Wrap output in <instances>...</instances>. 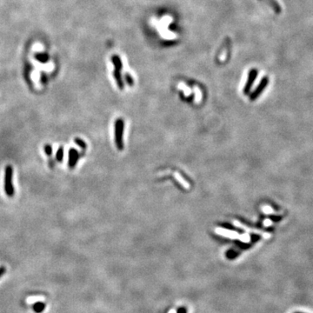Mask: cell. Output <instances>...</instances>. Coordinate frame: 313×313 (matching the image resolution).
Here are the masks:
<instances>
[{"label": "cell", "instance_id": "obj_2", "mask_svg": "<svg viewBox=\"0 0 313 313\" xmlns=\"http://www.w3.org/2000/svg\"><path fill=\"white\" fill-rule=\"evenodd\" d=\"M124 128H125V122L122 118H117L115 122V143L118 151H122L124 149Z\"/></svg>", "mask_w": 313, "mask_h": 313}, {"label": "cell", "instance_id": "obj_17", "mask_svg": "<svg viewBox=\"0 0 313 313\" xmlns=\"http://www.w3.org/2000/svg\"><path fill=\"white\" fill-rule=\"evenodd\" d=\"M238 254L239 253L238 252H237L236 251H229L228 252H227V254H226V256H227V257L228 258H234V257H236V256H238Z\"/></svg>", "mask_w": 313, "mask_h": 313}, {"label": "cell", "instance_id": "obj_14", "mask_svg": "<svg viewBox=\"0 0 313 313\" xmlns=\"http://www.w3.org/2000/svg\"><path fill=\"white\" fill-rule=\"evenodd\" d=\"M44 150H45V152H46V156L51 157V155H52V146H51V144H50V143H46V144H45Z\"/></svg>", "mask_w": 313, "mask_h": 313}, {"label": "cell", "instance_id": "obj_8", "mask_svg": "<svg viewBox=\"0 0 313 313\" xmlns=\"http://www.w3.org/2000/svg\"><path fill=\"white\" fill-rule=\"evenodd\" d=\"M32 65L30 64H25V67H24V78L26 80V82L28 83V84L31 86V81L30 79V73L32 71Z\"/></svg>", "mask_w": 313, "mask_h": 313}, {"label": "cell", "instance_id": "obj_1", "mask_svg": "<svg viewBox=\"0 0 313 313\" xmlns=\"http://www.w3.org/2000/svg\"><path fill=\"white\" fill-rule=\"evenodd\" d=\"M13 177V168L11 165L5 166L4 169V192L8 197H13L15 195V188L12 183Z\"/></svg>", "mask_w": 313, "mask_h": 313}, {"label": "cell", "instance_id": "obj_5", "mask_svg": "<svg viewBox=\"0 0 313 313\" xmlns=\"http://www.w3.org/2000/svg\"><path fill=\"white\" fill-rule=\"evenodd\" d=\"M80 159V153L76 150L75 148H72L69 151V161H68V166L69 169L73 170L76 167V165H78V160Z\"/></svg>", "mask_w": 313, "mask_h": 313}, {"label": "cell", "instance_id": "obj_21", "mask_svg": "<svg viewBox=\"0 0 313 313\" xmlns=\"http://www.w3.org/2000/svg\"><path fill=\"white\" fill-rule=\"evenodd\" d=\"M4 272H5V268L4 267H0V277L4 275Z\"/></svg>", "mask_w": 313, "mask_h": 313}, {"label": "cell", "instance_id": "obj_9", "mask_svg": "<svg viewBox=\"0 0 313 313\" xmlns=\"http://www.w3.org/2000/svg\"><path fill=\"white\" fill-rule=\"evenodd\" d=\"M216 232L220 234V235H224L225 237H228V238H238L239 237L238 234L236 233V232L230 231V230H222V229H216Z\"/></svg>", "mask_w": 313, "mask_h": 313}, {"label": "cell", "instance_id": "obj_13", "mask_svg": "<svg viewBox=\"0 0 313 313\" xmlns=\"http://www.w3.org/2000/svg\"><path fill=\"white\" fill-rule=\"evenodd\" d=\"M174 176H175V177H176L177 180H178V182H179V183H180V184H181V185H183V186H184L185 189L190 188V185H189L188 183H186V182H185V180L183 179V177H181L180 176H179V174L176 172V173L174 174Z\"/></svg>", "mask_w": 313, "mask_h": 313}, {"label": "cell", "instance_id": "obj_23", "mask_svg": "<svg viewBox=\"0 0 313 313\" xmlns=\"http://www.w3.org/2000/svg\"><path fill=\"white\" fill-rule=\"evenodd\" d=\"M297 313H298V312H297Z\"/></svg>", "mask_w": 313, "mask_h": 313}, {"label": "cell", "instance_id": "obj_4", "mask_svg": "<svg viewBox=\"0 0 313 313\" xmlns=\"http://www.w3.org/2000/svg\"><path fill=\"white\" fill-rule=\"evenodd\" d=\"M258 75V72L256 69H251L249 72V75H248V79H247V82L245 84V87H244V90H243V92L245 95H248L250 94L251 92V90L252 88V85L255 80H256V77Z\"/></svg>", "mask_w": 313, "mask_h": 313}, {"label": "cell", "instance_id": "obj_15", "mask_svg": "<svg viewBox=\"0 0 313 313\" xmlns=\"http://www.w3.org/2000/svg\"><path fill=\"white\" fill-rule=\"evenodd\" d=\"M40 83L43 85H46L48 83V77L46 75V72H40Z\"/></svg>", "mask_w": 313, "mask_h": 313}, {"label": "cell", "instance_id": "obj_10", "mask_svg": "<svg viewBox=\"0 0 313 313\" xmlns=\"http://www.w3.org/2000/svg\"><path fill=\"white\" fill-rule=\"evenodd\" d=\"M111 62H112V64H113L115 69H120L121 70L122 67H123L122 60H121L120 57L117 56V55H113V56L111 57Z\"/></svg>", "mask_w": 313, "mask_h": 313}, {"label": "cell", "instance_id": "obj_22", "mask_svg": "<svg viewBox=\"0 0 313 313\" xmlns=\"http://www.w3.org/2000/svg\"><path fill=\"white\" fill-rule=\"evenodd\" d=\"M170 313H176V312H175V311H174V310H171V311H170Z\"/></svg>", "mask_w": 313, "mask_h": 313}, {"label": "cell", "instance_id": "obj_7", "mask_svg": "<svg viewBox=\"0 0 313 313\" xmlns=\"http://www.w3.org/2000/svg\"><path fill=\"white\" fill-rule=\"evenodd\" d=\"M34 58L41 64H46L50 59V56L46 52H38L34 55Z\"/></svg>", "mask_w": 313, "mask_h": 313}, {"label": "cell", "instance_id": "obj_16", "mask_svg": "<svg viewBox=\"0 0 313 313\" xmlns=\"http://www.w3.org/2000/svg\"><path fill=\"white\" fill-rule=\"evenodd\" d=\"M125 81H126V83L128 84L129 86H133V84H134V80H133V78H132V77L131 76V74H129V73H125Z\"/></svg>", "mask_w": 313, "mask_h": 313}, {"label": "cell", "instance_id": "obj_3", "mask_svg": "<svg viewBox=\"0 0 313 313\" xmlns=\"http://www.w3.org/2000/svg\"><path fill=\"white\" fill-rule=\"evenodd\" d=\"M268 84H269V78H268V77H264V78H262V80L260 81L259 84L256 87V89L250 94V98H249L250 100H251V101L256 100V98H258V97L262 94V92L264 91V89L267 87Z\"/></svg>", "mask_w": 313, "mask_h": 313}, {"label": "cell", "instance_id": "obj_11", "mask_svg": "<svg viewBox=\"0 0 313 313\" xmlns=\"http://www.w3.org/2000/svg\"><path fill=\"white\" fill-rule=\"evenodd\" d=\"M64 150L63 146H60V147L57 149V152H56V157L55 159L57 160L58 163H62L63 161V159H64Z\"/></svg>", "mask_w": 313, "mask_h": 313}, {"label": "cell", "instance_id": "obj_6", "mask_svg": "<svg viewBox=\"0 0 313 313\" xmlns=\"http://www.w3.org/2000/svg\"><path fill=\"white\" fill-rule=\"evenodd\" d=\"M113 76H114V78L116 80V82H117V86H118V88H119L120 90H123L124 87H125V84H124L123 78H122L120 69H115L113 72Z\"/></svg>", "mask_w": 313, "mask_h": 313}, {"label": "cell", "instance_id": "obj_20", "mask_svg": "<svg viewBox=\"0 0 313 313\" xmlns=\"http://www.w3.org/2000/svg\"><path fill=\"white\" fill-rule=\"evenodd\" d=\"M48 165H49V167L51 169H53V168L55 167V160H53V159H51L49 160V162H48Z\"/></svg>", "mask_w": 313, "mask_h": 313}, {"label": "cell", "instance_id": "obj_18", "mask_svg": "<svg viewBox=\"0 0 313 313\" xmlns=\"http://www.w3.org/2000/svg\"><path fill=\"white\" fill-rule=\"evenodd\" d=\"M44 309H45V305H44V304H41V303L37 304L36 306L34 307V310L37 311V312H41Z\"/></svg>", "mask_w": 313, "mask_h": 313}, {"label": "cell", "instance_id": "obj_12", "mask_svg": "<svg viewBox=\"0 0 313 313\" xmlns=\"http://www.w3.org/2000/svg\"><path fill=\"white\" fill-rule=\"evenodd\" d=\"M74 142H75V143L77 145H78V146L82 149V151H84L87 149L86 143H85L83 139H81L80 138H74Z\"/></svg>", "mask_w": 313, "mask_h": 313}, {"label": "cell", "instance_id": "obj_19", "mask_svg": "<svg viewBox=\"0 0 313 313\" xmlns=\"http://www.w3.org/2000/svg\"><path fill=\"white\" fill-rule=\"evenodd\" d=\"M239 238L241 239L242 241L244 242H248L250 240V237L248 235H243L241 237H239Z\"/></svg>", "mask_w": 313, "mask_h": 313}]
</instances>
